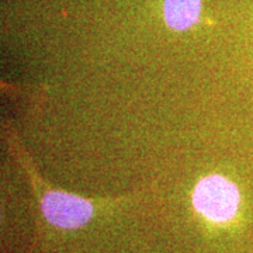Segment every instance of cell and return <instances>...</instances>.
I'll return each mask as SVG.
<instances>
[{
  "label": "cell",
  "mask_w": 253,
  "mask_h": 253,
  "mask_svg": "<svg viewBox=\"0 0 253 253\" xmlns=\"http://www.w3.org/2000/svg\"><path fill=\"white\" fill-rule=\"evenodd\" d=\"M239 201L236 186L222 176L204 177L193 194L194 208L214 222H226L235 217Z\"/></svg>",
  "instance_id": "1"
},
{
  "label": "cell",
  "mask_w": 253,
  "mask_h": 253,
  "mask_svg": "<svg viewBox=\"0 0 253 253\" xmlns=\"http://www.w3.org/2000/svg\"><path fill=\"white\" fill-rule=\"evenodd\" d=\"M41 206L46 219L65 229L84 225L93 215V206L87 200L63 191L46 193Z\"/></svg>",
  "instance_id": "2"
},
{
  "label": "cell",
  "mask_w": 253,
  "mask_h": 253,
  "mask_svg": "<svg viewBox=\"0 0 253 253\" xmlns=\"http://www.w3.org/2000/svg\"><path fill=\"white\" fill-rule=\"evenodd\" d=\"M200 6L201 0H165V21L173 30H187L199 20Z\"/></svg>",
  "instance_id": "3"
}]
</instances>
